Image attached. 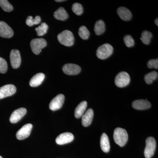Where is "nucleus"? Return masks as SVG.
<instances>
[{
    "label": "nucleus",
    "mask_w": 158,
    "mask_h": 158,
    "mask_svg": "<svg viewBox=\"0 0 158 158\" xmlns=\"http://www.w3.org/2000/svg\"><path fill=\"white\" fill-rule=\"evenodd\" d=\"M113 138L116 144L123 147L127 143L128 135L126 130L121 128H116L113 133Z\"/></svg>",
    "instance_id": "f257e3e1"
},
{
    "label": "nucleus",
    "mask_w": 158,
    "mask_h": 158,
    "mask_svg": "<svg viewBox=\"0 0 158 158\" xmlns=\"http://www.w3.org/2000/svg\"><path fill=\"white\" fill-rule=\"evenodd\" d=\"M57 38L60 43L65 46H72L74 42L73 34L68 30H65L60 33L58 35Z\"/></svg>",
    "instance_id": "f03ea898"
},
{
    "label": "nucleus",
    "mask_w": 158,
    "mask_h": 158,
    "mask_svg": "<svg viewBox=\"0 0 158 158\" xmlns=\"http://www.w3.org/2000/svg\"><path fill=\"white\" fill-rule=\"evenodd\" d=\"M113 48L109 44H105L100 46L96 52L97 56L98 59H105L109 58L113 54Z\"/></svg>",
    "instance_id": "7ed1b4c3"
},
{
    "label": "nucleus",
    "mask_w": 158,
    "mask_h": 158,
    "mask_svg": "<svg viewBox=\"0 0 158 158\" xmlns=\"http://www.w3.org/2000/svg\"><path fill=\"white\" fill-rule=\"evenodd\" d=\"M156 143L155 139L150 137L146 140V147L144 151V156L146 158H151L155 152Z\"/></svg>",
    "instance_id": "20e7f679"
},
{
    "label": "nucleus",
    "mask_w": 158,
    "mask_h": 158,
    "mask_svg": "<svg viewBox=\"0 0 158 158\" xmlns=\"http://www.w3.org/2000/svg\"><path fill=\"white\" fill-rule=\"evenodd\" d=\"M131 78L129 75L126 72H121L116 75L115 83L118 88H123L129 84Z\"/></svg>",
    "instance_id": "39448f33"
},
{
    "label": "nucleus",
    "mask_w": 158,
    "mask_h": 158,
    "mask_svg": "<svg viewBox=\"0 0 158 158\" xmlns=\"http://www.w3.org/2000/svg\"><path fill=\"white\" fill-rule=\"evenodd\" d=\"M47 45V42L43 38H36L32 40L31 42V48L35 55H38L41 52V50Z\"/></svg>",
    "instance_id": "423d86ee"
},
{
    "label": "nucleus",
    "mask_w": 158,
    "mask_h": 158,
    "mask_svg": "<svg viewBox=\"0 0 158 158\" xmlns=\"http://www.w3.org/2000/svg\"><path fill=\"white\" fill-rule=\"evenodd\" d=\"M65 100V96L63 94H59L54 98L50 103L49 108L52 111L59 110L62 108Z\"/></svg>",
    "instance_id": "0eeeda50"
},
{
    "label": "nucleus",
    "mask_w": 158,
    "mask_h": 158,
    "mask_svg": "<svg viewBox=\"0 0 158 158\" xmlns=\"http://www.w3.org/2000/svg\"><path fill=\"white\" fill-rule=\"evenodd\" d=\"M33 125L31 123L24 125L18 131L16 134V138L20 140H23L28 138L31 134Z\"/></svg>",
    "instance_id": "6e6552de"
},
{
    "label": "nucleus",
    "mask_w": 158,
    "mask_h": 158,
    "mask_svg": "<svg viewBox=\"0 0 158 158\" xmlns=\"http://www.w3.org/2000/svg\"><path fill=\"white\" fill-rule=\"evenodd\" d=\"M16 91V87L14 85H4L0 88V99L13 95Z\"/></svg>",
    "instance_id": "1a4fd4ad"
},
{
    "label": "nucleus",
    "mask_w": 158,
    "mask_h": 158,
    "mask_svg": "<svg viewBox=\"0 0 158 158\" xmlns=\"http://www.w3.org/2000/svg\"><path fill=\"white\" fill-rule=\"evenodd\" d=\"M10 59L12 68L17 69L19 67L21 62V58L19 51L16 49L11 50L10 52Z\"/></svg>",
    "instance_id": "9d476101"
},
{
    "label": "nucleus",
    "mask_w": 158,
    "mask_h": 158,
    "mask_svg": "<svg viewBox=\"0 0 158 158\" xmlns=\"http://www.w3.org/2000/svg\"><path fill=\"white\" fill-rule=\"evenodd\" d=\"M12 29L6 23L0 21V37L10 38L13 36Z\"/></svg>",
    "instance_id": "9b49d317"
},
{
    "label": "nucleus",
    "mask_w": 158,
    "mask_h": 158,
    "mask_svg": "<svg viewBox=\"0 0 158 158\" xmlns=\"http://www.w3.org/2000/svg\"><path fill=\"white\" fill-rule=\"evenodd\" d=\"M63 72L69 75H74L78 74L81 71V68L76 64H66L62 67Z\"/></svg>",
    "instance_id": "f8f14e48"
},
{
    "label": "nucleus",
    "mask_w": 158,
    "mask_h": 158,
    "mask_svg": "<svg viewBox=\"0 0 158 158\" xmlns=\"http://www.w3.org/2000/svg\"><path fill=\"white\" fill-rule=\"evenodd\" d=\"M27 110L24 108H20L15 110L11 114L10 121L11 123H15L18 122L26 115Z\"/></svg>",
    "instance_id": "ddd939ff"
},
{
    "label": "nucleus",
    "mask_w": 158,
    "mask_h": 158,
    "mask_svg": "<svg viewBox=\"0 0 158 158\" xmlns=\"http://www.w3.org/2000/svg\"><path fill=\"white\" fill-rule=\"evenodd\" d=\"M74 136L72 133L65 132L59 135L56 138V142L59 145L67 144L73 141Z\"/></svg>",
    "instance_id": "4468645a"
},
{
    "label": "nucleus",
    "mask_w": 158,
    "mask_h": 158,
    "mask_svg": "<svg viewBox=\"0 0 158 158\" xmlns=\"http://www.w3.org/2000/svg\"><path fill=\"white\" fill-rule=\"evenodd\" d=\"M151 106L150 102L146 100L139 99L134 101L132 103V107L137 110H144L149 109Z\"/></svg>",
    "instance_id": "2eb2a0df"
},
{
    "label": "nucleus",
    "mask_w": 158,
    "mask_h": 158,
    "mask_svg": "<svg viewBox=\"0 0 158 158\" xmlns=\"http://www.w3.org/2000/svg\"><path fill=\"white\" fill-rule=\"evenodd\" d=\"M82 124L86 127L91 124L94 117V111L91 109H89L82 116Z\"/></svg>",
    "instance_id": "dca6fc26"
},
{
    "label": "nucleus",
    "mask_w": 158,
    "mask_h": 158,
    "mask_svg": "<svg viewBox=\"0 0 158 158\" xmlns=\"http://www.w3.org/2000/svg\"><path fill=\"white\" fill-rule=\"evenodd\" d=\"M117 12L119 17L123 20L127 21L131 19V12L125 7H122L118 8Z\"/></svg>",
    "instance_id": "f3484780"
},
{
    "label": "nucleus",
    "mask_w": 158,
    "mask_h": 158,
    "mask_svg": "<svg viewBox=\"0 0 158 158\" xmlns=\"http://www.w3.org/2000/svg\"><path fill=\"white\" fill-rule=\"evenodd\" d=\"M45 78V75L43 73H38L31 79L30 85L32 87H36L41 85Z\"/></svg>",
    "instance_id": "a211bd4d"
},
{
    "label": "nucleus",
    "mask_w": 158,
    "mask_h": 158,
    "mask_svg": "<svg viewBox=\"0 0 158 158\" xmlns=\"http://www.w3.org/2000/svg\"><path fill=\"white\" fill-rule=\"evenodd\" d=\"M100 145L102 150L105 152H108L110 150V146L109 138L105 133L102 135L100 140Z\"/></svg>",
    "instance_id": "6ab92c4d"
},
{
    "label": "nucleus",
    "mask_w": 158,
    "mask_h": 158,
    "mask_svg": "<svg viewBox=\"0 0 158 158\" xmlns=\"http://www.w3.org/2000/svg\"><path fill=\"white\" fill-rule=\"evenodd\" d=\"M87 107V102L83 101L80 103L75 110L74 115L76 118H80L81 117Z\"/></svg>",
    "instance_id": "aec40b11"
},
{
    "label": "nucleus",
    "mask_w": 158,
    "mask_h": 158,
    "mask_svg": "<svg viewBox=\"0 0 158 158\" xmlns=\"http://www.w3.org/2000/svg\"><path fill=\"white\" fill-rule=\"evenodd\" d=\"M54 16L56 19L61 21H65L69 17L67 11L62 7H60L54 12Z\"/></svg>",
    "instance_id": "412c9836"
},
{
    "label": "nucleus",
    "mask_w": 158,
    "mask_h": 158,
    "mask_svg": "<svg viewBox=\"0 0 158 158\" xmlns=\"http://www.w3.org/2000/svg\"><path fill=\"white\" fill-rule=\"evenodd\" d=\"M105 24L103 21L102 20L98 21L94 25V30L95 34L97 35H101L105 32Z\"/></svg>",
    "instance_id": "4be33fe9"
},
{
    "label": "nucleus",
    "mask_w": 158,
    "mask_h": 158,
    "mask_svg": "<svg viewBox=\"0 0 158 158\" xmlns=\"http://www.w3.org/2000/svg\"><path fill=\"white\" fill-rule=\"evenodd\" d=\"M152 37V34L149 31H145L141 34V39L143 44L148 45L150 43Z\"/></svg>",
    "instance_id": "5701e85b"
},
{
    "label": "nucleus",
    "mask_w": 158,
    "mask_h": 158,
    "mask_svg": "<svg viewBox=\"0 0 158 158\" xmlns=\"http://www.w3.org/2000/svg\"><path fill=\"white\" fill-rule=\"evenodd\" d=\"M158 74L157 72L152 71L148 73L144 77V79L145 82L148 85L152 84L154 81L157 79Z\"/></svg>",
    "instance_id": "b1692460"
},
{
    "label": "nucleus",
    "mask_w": 158,
    "mask_h": 158,
    "mask_svg": "<svg viewBox=\"0 0 158 158\" xmlns=\"http://www.w3.org/2000/svg\"><path fill=\"white\" fill-rule=\"evenodd\" d=\"M48 28V25L46 23H43L40 26L35 29V31L37 32L38 36H42L46 34Z\"/></svg>",
    "instance_id": "393cba45"
},
{
    "label": "nucleus",
    "mask_w": 158,
    "mask_h": 158,
    "mask_svg": "<svg viewBox=\"0 0 158 158\" xmlns=\"http://www.w3.org/2000/svg\"><path fill=\"white\" fill-rule=\"evenodd\" d=\"M79 35L82 39L87 40L90 36V32L88 29L85 26H81L79 28Z\"/></svg>",
    "instance_id": "a878e982"
},
{
    "label": "nucleus",
    "mask_w": 158,
    "mask_h": 158,
    "mask_svg": "<svg viewBox=\"0 0 158 158\" xmlns=\"http://www.w3.org/2000/svg\"><path fill=\"white\" fill-rule=\"evenodd\" d=\"M41 22V18L39 16H36L35 18H33L31 16H29L26 20V24L30 27L39 24Z\"/></svg>",
    "instance_id": "bb28decb"
},
{
    "label": "nucleus",
    "mask_w": 158,
    "mask_h": 158,
    "mask_svg": "<svg viewBox=\"0 0 158 158\" xmlns=\"http://www.w3.org/2000/svg\"><path fill=\"white\" fill-rule=\"evenodd\" d=\"M0 6L6 12H10L13 9L12 5L6 0H0Z\"/></svg>",
    "instance_id": "cd10ccee"
},
{
    "label": "nucleus",
    "mask_w": 158,
    "mask_h": 158,
    "mask_svg": "<svg viewBox=\"0 0 158 158\" xmlns=\"http://www.w3.org/2000/svg\"><path fill=\"white\" fill-rule=\"evenodd\" d=\"M72 10L75 14L80 15L83 12V6L80 3H75L73 5Z\"/></svg>",
    "instance_id": "c85d7f7f"
},
{
    "label": "nucleus",
    "mask_w": 158,
    "mask_h": 158,
    "mask_svg": "<svg viewBox=\"0 0 158 158\" xmlns=\"http://www.w3.org/2000/svg\"><path fill=\"white\" fill-rule=\"evenodd\" d=\"M124 41L127 47H132L135 45V40L131 35H127L125 36Z\"/></svg>",
    "instance_id": "c756f323"
},
{
    "label": "nucleus",
    "mask_w": 158,
    "mask_h": 158,
    "mask_svg": "<svg viewBox=\"0 0 158 158\" xmlns=\"http://www.w3.org/2000/svg\"><path fill=\"white\" fill-rule=\"evenodd\" d=\"M8 69L7 62L5 59L0 57V73H5Z\"/></svg>",
    "instance_id": "7c9ffc66"
},
{
    "label": "nucleus",
    "mask_w": 158,
    "mask_h": 158,
    "mask_svg": "<svg viewBox=\"0 0 158 158\" xmlns=\"http://www.w3.org/2000/svg\"><path fill=\"white\" fill-rule=\"evenodd\" d=\"M148 67L149 68H155L158 69V59H151L149 60L147 63Z\"/></svg>",
    "instance_id": "2f4dec72"
},
{
    "label": "nucleus",
    "mask_w": 158,
    "mask_h": 158,
    "mask_svg": "<svg viewBox=\"0 0 158 158\" xmlns=\"http://www.w3.org/2000/svg\"><path fill=\"white\" fill-rule=\"evenodd\" d=\"M158 19H156L155 20V24L157 26H158Z\"/></svg>",
    "instance_id": "473e14b6"
},
{
    "label": "nucleus",
    "mask_w": 158,
    "mask_h": 158,
    "mask_svg": "<svg viewBox=\"0 0 158 158\" xmlns=\"http://www.w3.org/2000/svg\"><path fill=\"white\" fill-rule=\"evenodd\" d=\"M64 0H60V1H59V0H57V1H56V2H64Z\"/></svg>",
    "instance_id": "72a5a7b5"
},
{
    "label": "nucleus",
    "mask_w": 158,
    "mask_h": 158,
    "mask_svg": "<svg viewBox=\"0 0 158 158\" xmlns=\"http://www.w3.org/2000/svg\"><path fill=\"white\" fill-rule=\"evenodd\" d=\"M0 158H3L1 156H0Z\"/></svg>",
    "instance_id": "f704fd0d"
}]
</instances>
